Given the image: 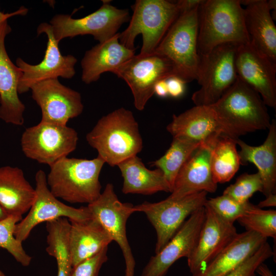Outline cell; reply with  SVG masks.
<instances>
[{
  "label": "cell",
  "instance_id": "d4e9b609",
  "mask_svg": "<svg viewBox=\"0 0 276 276\" xmlns=\"http://www.w3.org/2000/svg\"><path fill=\"white\" fill-rule=\"evenodd\" d=\"M36 196L35 189L17 167H0V204L9 216L22 218L30 209Z\"/></svg>",
  "mask_w": 276,
  "mask_h": 276
},
{
  "label": "cell",
  "instance_id": "2e32d148",
  "mask_svg": "<svg viewBox=\"0 0 276 276\" xmlns=\"http://www.w3.org/2000/svg\"><path fill=\"white\" fill-rule=\"evenodd\" d=\"M204 218V206L191 214L163 248L150 258L141 276H165L176 261L188 258L196 246Z\"/></svg>",
  "mask_w": 276,
  "mask_h": 276
},
{
  "label": "cell",
  "instance_id": "44dd1931",
  "mask_svg": "<svg viewBox=\"0 0 276 276\" xmlns=\"http://www.w3.org/2000/svg\"><path fill=\"white\" fill-rule=\"evenodd\" d=\"M250 43L276 66V27L266 0L240 1Z\"/></svg>",
  "mask_w": 276,
  "mask_h": 276
},
{
  "label": "cell",
  "instance_id": "d590c367",
  "mask_svg": "<svg viewBox=\"0 0 276 276\" xmlns=\"http://www.w3.org/2000/svg\"><path fill=\"white\" fill-rule=\"evenodd\" d=\"M273 256V250L266 242L244 263L225 276H255L258 266Z\"/></svg>",
  "mask_w": 276,
  "mask_h": 276
},
{
  "label": "cell",
  "instance_id": "7bdbcfd3",
  "mask_svg": "<svg viewBox=\"0 0 276 276\" xmlns=\"http://www.w3.org/2000/svg\"><path fill=\"white\" fill-rule=\"evenodd\" d=\"M256 273L261 276H274L269 267L264 263L260 264L257 267Z\"/></svg>",
  "mask_w": 276,
  "mask_h": 276
},
{
  "label": "cell",
  "instance_id": "7dc6e473",
  "mask_svg": "<svg viewBox=\"0 0 276 276\" xmlns=\"http://www.w3.org/2000/svg\"><path fill=\"white\" fill-rule=\"evenodd\" d=\"M255 276H256V275Z\"/></svg>",
  "mask_w": 276,
  "mask_h": 276
},
{
  "label": "cell",
  "instance_id": "bcb514c9",
  "mask_svg": "<svg viewBox=\"0 0 276 276\" xmlns=\"http://www.w3.org/2000/svg\"><path fill=\"white\" fill-rule=\"evenodd\" d=\"M0 276H7L1 269H0Z\"/></svg>",
  "mask_w": 276,
  "mask_h": 276
},
{
  "label": "cell",
  "instance_id": "60d3db41",
  "mask_svg": "<svg viewBox=\"0 0 276 276\" xmlns=\"http://www.w3.org/2000/svg\"><path fill=\"white\" fill-rule=\"evenodd\" d=\"M28 9L24 6L20 7L18 10L11 13H4L0 10V24L12 16L15 15H25L28 13Z\"/></svg>",
  "mask_w": 276,
  "mask_h": 276
},
{
  "label": "cell",
  "instance_id": "52a82bcc",
  "mask_svg": "<svg viewBox=\"0 0 276 276\" xmlns=\"http://www.w3.org/2000/svg\"><path fill=\"white\" fill-rule=\"evenodd\" d=\"M238 46L233 43L221 44L200 57L197 80L200 87L192 96L195 105H212L235 82L238 76L235 58Z\"/></svg>",
  "mask_w": 276,
  "mask_h": 276
},
{
  "label": "cell",
  "instance_id": "9a60e30c",
  "mask_svg": "<svg viewBox=\"0 0 276 276\" xmlns=\"http://www.w3.org/2000/svg\"><path fill=\"white\" fill-rule=\"evenodd\" d=\"M32 97L40 107L41 121L67 125L83 111L81 94L62 84L58 79L41 81L31 88Z\"/></svg>",
  "mask_w": 276,
  "mask_h": 276
},
{
  "label": "cell",
  "instance_id": "603a6c76",
  "mask_svg": "<svg viewBox=\"0 0 276 276\" xmlns=\"http://www.w3.org/2000/svg\"><path fill=\"white\" fill-rule=\"evenodd\" d=\"M119 35L118 33L85 52L81 62L83 82L90 84L98 81L104 73H113L135 55V50L129 49L120 43Z\"/></svg>",
  "mask_w": 276,
  "mask_h": 276
},
{
  "label": "cell",
  "instance_id": "484cf974",
  "mask_svg": "<svg viewBox=\"0 0 276 276\" xmlns=\"http://www.w3.org/2000/svg\"><path fill=\"white\" fill-rule=\"evenodd\" d=\"M236 140L241 164L252 163L257 168L263 182L262 193L265 197L276 191V121L272 120L264 143L258 146H250L243 141Z\"/></svg>",
  "mask_w": 276,
  "mask_h": 276
},
{
  "label": "cell",
  "instance_id": "4316f807",
  "mask_svg": "<svg viewBox=\"0 0 276 276\" xmlns=\"http://www.w3.org/2000/svg\"><path fill=\"white\" fill-rule=\"evenodd\" d=\"M167 130L173 137H183L199 143L222 134L215 116L209 106L195 105L179 115L173 114Z\"/></svg>",
  "mask_w": 276,
  "mask_h": 276
},
{
  "label": "cell",
  "instance_id": "e0dca14e",
  "mask_svg": "<svg viewBox=\"0 0 276 276\" xmlns=\"http://www.w3.org/2000/svg\"><path fill=\"white\" fill-rule=\"evenodd\" d=\"M220 136L202 143L180 169L168 198L178 199L200 192L214 193L217 185L211 171V155Z\"/></svg>",
  "mask_w": 276,
  "mask_h": 276
},
{
  "label": "cell",
  "instance_id": "cb8c5ba5",
  "mask_svg": "<svg viewBox=\"0 0 276 276\" xmlns=\"http://www.w3.org/2000/svg\"><path fill=\"white\" fill-rule=\"evenodd\" d=\"M69 221V248L73 267L99 254L112 241L93 216L83 221Z\"/></svg>",
  "mask_w": 276,
  "mask_h": 276
},
{
  "label": "cell",
  "instance_id": "3957f363",
  "mask_svg": "<svg viewBox=\"0 0 276 276\" xmlns=\"http://www.w3.org/2000/svg\"><path fill=\"white\" fill-rule=\"evenodd\" d=\"M249 42L240 1H203L199 9L197 48L200 57L221 44Z\"/></svg>",
  "mask_w": 276,
  "mask_h": 276
},
{
  "label": "cell",
  "instance_id": "4fadbf2b",
  "mask_svg": "<svg viewBox=\"0 0 276 276\" xmlns=\"http://www.w3.org/2000/svg\"><path fill=\"white\" fill-rule=\"evenodd\" d=\"M36 196L27 216L15 226L14 236L21 242L26 240L38 224L64 217L69 220L83 221L93 217L87 206L76 208L66 205L51 192L46 180V174L38 170L35 176Z\"/></svg>",
  "mask_w": 276,
  "mask_h": 276
},
{
  "label": "cell",
  "instance_id": "d6986e66",
  "mask_svg": "<svg viewBox=\"0 0 276 276\" xmlns=\"http://www.w3.org/2000/svg\"><path fill=\"white\" fill-rule=\"evenodd\" d=\"M205 218L196 246L187 258L192 274L213 260L238 234L234 223L220 217L205 204Z\"/></svg>",
  "mask_w": 276,
  "mask_h": 276
},
{
  "label": "cell",
  "instance_id": "9c48e42d",
  "mask_svg": "<svg viewBox=\"0 0 276 276\" xmlns=\"http://www.w3.org/2000/svg\"><path fill=\"white\" fill-rule=\"evenodd\" d=\"M78 141V133L74 129L40 121L25 129L20 145L26 157L50 166L74 151Z\"/></svg>",
  "mask_w": 276,
  "mask_h": 276
},
{
  "label": "cell",
  "instance_id": "f1b7e54d",
  "mask_svg": "<svg viewBox=\"0 0 276 276\" xmlns=\"http://www.w3.org/2000/svg\"><path fill=\"white\" fill-rule=\"evenodd\" d=\"M70 222L64 217L46 222L47 253L57 262V276H70L73 268L69 248Z\"/></svg>",
  "mask_w": 276,
  "mask_h": 276
},
{
  "label": "cell",
  "instance_id": "83f0119b",
  "mask_svg": "<svg viewBox=\"0 0 276 276\" xmlns=\"http://www.w3.org/2000/svg\"><path fill=\"white\" fill-rule=\"evenodd\" d=\"M123 178L122 191L124 194L151 195L158 192H171V188L159 169L150 170L137 155L119 164Z\"/></svg>",
  "mask_w": 276,
  "mask_h": 276
},
{
  "label": "cell",
  "instance_id": "7c38bea8",
  "mask_svg": "<svg viewBox=\"0 0 276 276\" xmlns=\"http://www.w3.org/2000/svg\"><path fill=\"white\" fill-rule=\"evenodd\" d=\"M87 206L112 241L120 246L125 260V276H134L135 261L126 234L127 220L135 212L134 205L131 203L122 202L115 193L113 185L108 183L99 197Z\"/></svg>",
  "mask_w": 276,
  "mask_h": 276
},
{
  "label": "cell",
  "instance_id": "1f68e13d",
  "mask_svg": "<svg viewBox=\"0 0 276 276\" xmlns=\"http://www.w3.org/2000/svg\"><path fill=\"white\" fill-rule=\"evenodd\" d=\"M237 221L246 231L257 233L267 238L276 240V211L263 210L257 205Z\"/></svg>",
  "mask_w": 276,
  "mask_h": 276
},
{
  "label": "cell",
  "instance_id": "8fae6325",
  "mask_svg": "<svg viewBox=\"0 0 276 276\" xmlns=\"http://www.w3.org/2000/svg\"><path fill=\"white\" fill-rule=\"evenodd\" d=\"M113 74L127 83L133 97L134 105L139 110L145 108L158 81L176 76L171 62L154 52L134 55Z\"/></svg>",
  "mask_w": 276,
  "mask_h": 276
},
{
  "label": "cell",
  "instance_id": "277c9868",
  "mask_svg": "<svg viewBox=\"0 0 276 276\" xmlns=\"http://www.w3.org/2000/svg\"><path fill=\"white\" fill-rule=\"evenodd\" d=\"M105 163L98 156L91 159L63 158L50 166L48 186L57 198L88 204L101 193L99 176Z\"/></svg>",
  "mask_w": 276,
  "mask_h": 276
},
{
  "label": "cell",
  "instance_id": "74e56055",
  "mask_svg": "<svg viewBox=\"0 0 276 276\" xmlns=\"http://www.w3.org/2000/svg\"><path fill=\"white\" fill-rule=\"evenodd\" d=\"M168 95L174 98L181 97L185 91L186 82L181 78L173 76L166 79Z\"/></svg>",
  "mask_w": 276,
  "mask_h": 276
},
{
  "label": "cell",
  "instance_id": "f35d334b",
  "mask_svg": "<svg viewBox=\"0 0 276 276\" xmlns=\"http://www.w3.org/2000/svg\"><path fill=\"white\" fill-rule=\"evenodd\" d=\"M203 1L204 0H179L175 2L180 14L200 7Z\"/></svg>",
  "mask_w": 276,
  "mask_h": 276
},
{
  "label": "cell",
  "instance_id": "8d00e7d4",
  "mask_svg": "<svg viewBox=\"0 0 276 276\" xmlns=\"http://www.w3.org/2000/svg\"><path fill=\"white\" fill-rule=\"evenodd\" d=\"M108 247L73 267L70 276H98L100 269L107 261Z\"/></svg>",
  "mask_w": 276,
  "mask_h": 276
},
{
  "label": "cell",
  "instance_id": "ba28073f",
  "mask_svg": "<svg viewBox=\"0 0 276 276\" xmlns=\"http://www.w3.org/2000/svg\"><path fill=\"white\" fill-rule=\"evenodd\" d=\"M129 20L127 9L117 8L104 1L99 9L85 17L73 18L71 15L56 14L50 24L58 42L67 37L90 35L102 43L117 34L121 26Z\"/></svg>",
  "mask_w": 276,
  "mask_h": 276
},
{
  "label": "cell",
  "instance_id": "4dcf8cb0",
  "mask_svg": "<svg viewBox=\"0 0 276 276\" xmlns=\"http://www.w3.org/2000/svg\"><path fill=\"white\" fill-rule=\"evenodd\" d=\"M201 144L183 137H173L166 153L151 163L163 172L172 191L180 169Z\"/></svg>",
  "mask_w": 276,
  "mask_h": 276
},
{
  "label": "cell",
  "instance_id": "7a4b0ae2",
  "mask_svg": "<svg viewBox=\"0 0 276 276\" xmlns=\"http://www.w3.org/2000/svg\"><path fill=\"white\" fill-rule=\"evenodd\" d=\"M86 139L111 167L137 155L143 146L139 124L132 111L124 107L100 118Z\"/></svg>",
  "mask_w": 276,
  "mask_h": 276
},
{
  "label": "cell",
  "instance_id": "6da1fadb",
  "mask_svg": "<svg viewBox=\"0 0 276 276\" xmlns=\"http://www.w3.org/2000/svg\"><path fill=\"white\" fill-rule=\"evenodd\" d=\"M219 125L221 135L234 140L268 129L271 121L260 95L239 77L214 104L209 106Z\"/></svg>",
  "mask_w": 276,
  "mask_h": 276
},
{
  "label": "cell",
  "instance_id": "ac0fdd59",
  "mask_svg": "<svg viewBox=\"0 0 276 276\" xmlns=\"http://www.w3.org/2000/svg\"><path fill=\"white\" fill-rule=\"evenodd\" d=\"M235 65L237 76L256 90L266 106L276 108V66L249 43L237 48Z\"/></svg>",
  "mask_w": 276,
  "mask_h": 276
},
{
  "label": "cell",
  "instance_id": "b9f144b4",
  "mask_svg": "<svg viewBox=\"0 0 276 276\" xmlns=\"http://www.w3.org/2000/svg\"><path fill=\"white\" fill-rule=\"evenodd\" d=\"M276 205V194L272 193L266 197V198L261 201L257 205L262 209L265 207H275Z\"/></svg>",
  "mask_w": 276,
  "mask_h": 276
},
{
  "label": "cell",
  "instance_id": "836d02e7",
  "mask_svg": "<svg viewBox=\"0 0 276 276\" xmlns=\"http://www.w3.org/2000/svg\"><path fill=\"white\" fill-rule=\"evenodd\" d=\"M205 204L222 218L232 223L256 206L249 201L240 202L224 194L207 199Z\"/></svg>",
  "mask_w": 276,
  "mask_h": 276
},
{
  "label": "cell",
  "instance_id": "e575fe53",
  "mask_svg": "<svg viewBox=\"0 0 276 276\" xmlns=\"http://www.w3.org/2000/svg\"><path fill=\"white\" fill-rule=\"evenodd\" d=\"M263 185L258 172L256 173H245L240 175L234 183L227 187L223 194L235 200L245 202L257 192H263Z\"/></svg>",
  "mask_w": 276,
  "mask_h": 276
},
{
  "label": "cell",
  "instance_id": "ffe728a7",
  "mask_svg": "<svg viewBox=\"0 0 276 276\" xmlns=\"http://www.w3.org/2000/svg\"><path fill=\"white\" fill-rule=\"evenodd\" d=\"M11 31L7 20L0 24V119L6 123L21 126L25 106L19 98L17 88L22 72L9 58L5 44Z\"/></svg>",
  "mask_w": 276,
  "mask_h": 276
},
{
  "label": "cell",
  "instance_id": "5bb4252c",
  "mask_svg": "<svg viewBox=\"0 0 276 276\" xmlns=\"http://www.w3.org/2000/svg\"><path fill=\"white\" fill-rule=\"evenodd\" d=\"M38 35L45 33L48 42L45 54L42 61L37 64H30L20 58L16 61V65L22 72L18 84L19 94L28 92L32 86L41 81L58 79L73 78L75 73V65L77 59L72 55H63L59 42L54 36L50 24L42 22L37 28Z\"/></svg>",
  "mask_w": 276,
  "mask_h": 276
},
{
  "label": "cell",
  "instance_id": "d6a6232c",
  "mask_svg": "<svg viewBox=\"0 0 276 276\" xmlns=\"http://www.w3.org/2000/svg\"><path fill=\"white\" fill-rule=\"evenodd\" d=\"M22 219L8 216L0 221V247L6 250L22 266L27 267L30 264L32 257L25 250L22 242L14 236L16 225Z\"/></svg>",
  "mask_w": 276,
  "mask_h": 276
},
{
  "label": "cell",
  "instance_id": "ee69618b",
  "mask_svg": "<svg viewBox=\"0 0 276 276\" xmlns=\"http://www.w3.org/2000/svg\"><path fill=\"white\" fill-rule=\"evenodd\" d=\"M267 4L269 10H275L276 9V1L275 0L267 1Z\"/></svg>",
  "mask_w": 276,
  "mask_h": 276
},
{
  "label": "cell",
  "instance_id": "8992f818",
  "mask_svg": "<svg viewBox=\"0 0 276 276\" xmlns=\"http://www.w3.org/2000/svg\"><path fill=\"white\" fill-rule=\"evenodd\" d=\"M127 28L119 35L125 47L135 50V39L140 34L143 42L140 54L153 53L172 24L179 15L175 2L166 0H137Z\"/></svg>",
  "mask_w": 276,
  "mask_h": 276
},
{
  "label": "cell",
  "instance_id": "ab89813d",
  "mask_svg": "<svg viewBox=\"0 0 276 276\" xmlns=\"http://www.w3.org/2000/svg\"><path fill=\"white\" fill-rule=\"evenodd\" d=\"M154 94L161 98H165L169 96L166 79L159 80L155 84L154 87Z\"/></svg>",
  "mask_w": 276,
  "mask_h": 276
},
{
  "label": "cell",
  "instance_id": "f546056e",
  "mask_svg": "<svg viewBox=\"0 0 276 276\" xmlns=\"http://www.w3.org/2000/svg\"><path fill=\"white\" fill-rule=\"evenodd\" d=\"M233 139L220 135L212 151L211 160L213 178L217 184L230 181L238 171L241 162Z\"/></svg>",
  "mask_w": 276,
  "mask_h": 276
},
{
  "label": "cell",
  "instance_id": "5b68a950",
  "mask_svg": "<svg viewBox=\"0 0 276 276\" xmlns=\"http://www.w3.org/2000/svg\"><path fill=\"white\" fill-rule=\"evenodd\" d=\"M199 7L179 14L154 52L168 59L176 76L187 83L197 80L200 68L197 48Z\"/></svg>",
  "mask_w": 276,
  "mask_h": 276
},
{
  "label": "cell",
  "instance_id": "30bf717a",
  "mask_svg": "<svg viewBox=\"0 0 276 276\" xmlns=\"http://www.w3.org/2000/svg\"><path fill=\"white\" fill-rule=\"evenodd\" d=\"M207 194L203 191L178 199L167 197L157 202L145 201L134 205L135 212L144 213L156 231L155 254L163 248L188 217L204 206Z\"/></svg>",
  "mask_w": 276,
  "mask_h": 276
},
{
  "label": "cell",
  "instance_id": "7402d4cb",
  "mask_svg": "<svg viewBox=\"0 0 276 276\" xmlns=\"http://www.w3.org/2000/svg\"><path fill=\"white\" fill-rule=\"evenodd\" d=\"M267 239L255 232L238 233L213 260L192 276H225L253 255Z\"/></svg>",
  "mask_w": 276,
  "mask_h": 276
},
{
  "label": "cell",
  "instance_id": "f6af8a7d",
  "mask_svg": "<svg viewBox=\"0 0 276 276\" xmlns=\"http://www.w3.org/2000/svg\"><path fill=\"white\" fill-rule=\"evenodd\" d=\"M8 216V214L0 204V221L6 218Z\"/></svg>",
  "mask_w": 276,
  "mask_h": 276
}]
</instances>
